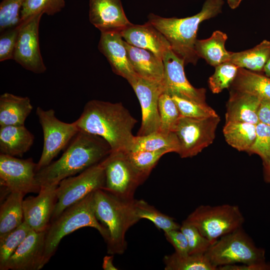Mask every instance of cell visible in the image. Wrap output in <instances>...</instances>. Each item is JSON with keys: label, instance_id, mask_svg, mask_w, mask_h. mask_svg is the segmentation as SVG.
I'll return each mask as SVG.
<instances>
[{"label": "cell", "instance_id": "cell-1", "mask_svg": "<svg viewBox=\"0 0 270 270\" xmlns=\"http://www.w3.org/2000/svg\"><path fill=\"white\" fill-rule=\"evenodd\" d=\"M75 122L79 131L104 139L111 152H128L132 150L135 137L132 130L137 120L121 102L90 100Z\"/></svg>", "mask_w": 270, "mask_h": 270}, {"label": "cell", "instance_id": "cell-2", "mask_svg": "<svg viewBox=\"0 0 270 270\" xmlns=\"http://www.w3.org/2000/svg\"><path fill=\"white\" fill-rule=\"evenodd\" d=\"M111 152L110 145L101 137L79 131L58 160L36 172V185L40 189L58 185L62 180L100 162Z\"/></svg>", "mask_w": 270, "mask_h": 270}, {"label": "cell", "instance_id": "cell-3", "mask_svg": "<svg viewBox=\"0 0 270 270\" xmlns=\"http://www.w3.org/2000/svg\"><path fill=\"white\" fill-rule=\"evenodd\" d=\"M224 4L223 0H206L201 10L194 16L166 18L150 14L148 22L164 36L172 50L185 64L195 65L199 58L194 46L200 24L221 13Z\"/></svg>", "mask_w": 270, "mask_h": 270}, {"label": "cell", "instance_id": "cell-4", "mask_svg": "<svg viewBox=\"0 0 270 270\" xmlns=\"http://www.w3.org/2000/svg\"><path fill=\"white\" fill-rule=\"evenodd\" d=\"M134 200H124L102 189L94 192L96 216L108 234L106 242L108 254H122L127 248L126 233L140 220L136 212Z\"/></svg>", "mask_w": 270, "mask_h": 270}, {"label": "cell", "instance_id": "cell-5", "mask_svg": "<svg viewBox=\"0 0 270 270\" xmlns=\"http://www.w3.org/2000/svg\"><path fill=\"white\" fill-rule=\"evenodd\" d=\"M94 192L66 208L58 217L50 222L46 234L45 265L55 254L61 240L80 228H93L100 233L105 242L107 240L108 230L95 215Z\"/></svg>", "mask_w": 270, "mask_h": 270}, {"label": "cell", "instance_id": "cell-6", "mask_svg": "<svg viewBox=\"0 0 270 270\" xmlns=\"http://www.w3.org/2000/svg\"><path fill=\"white\" fill-rule=\"evenodd\" d=\"M218 268L236 264L265 262V250L258 247L241 227L218 238L206 253Z\"/></svg>", "mask_w": 270, "mask_h": 270}, {"label": "cell", "instance_id": "cell-7", "mask_svg": "<svg viewBox=\"0 0 270 270\" xmlns=\"http://www.w3.org/2000/svg\"><path fill=\"white\" fill-rule=\"evenodd\" d=\"M214 243L222 236L242 227L244 218L236 205H200L184 220Z\"/></svg>", "mask_w": 270, "mask_h": 270}, {"label": "cell", "instance_id": "cell-8", "mask_svg": "<svg viewBox=\"0 0 270 270\" xmlns=\"http://www.w3.org/2000/svg\"><path fill=\"white\" fill-rule=\"evenodd\" d=\"M104 160L78 175L68 177L60 182L56 188L57 202L50 222L68 207L96 190L104 188L106 178Z\"/></svg>", "mask_w": 270, "mask_h": 270}, {"label": "cell", "instance_id": "cell-9", "mask_svg": "<svg viewBox=\"0 0 270 270\" xmlns=\"http://www.w3.org/2000/svg\"><path fill=\"white\" fill-rule=\"evenodd\" d=\"M220 121L218 114L201 118L180 116L173 130L179 144L177 154L182 158H192L210 145Z\"/></svg>", "mask_w": 270, "mask_h": 270}, {"label": "cell", "instance_id": "cell-10", "mask_svg": "<svg viewBox=\"0 0 270 270\" xmlns=\"http://www.w3.org/2000/svg\"><path fill=\"white\" fill-rule=\"evenodd\" d=\"M36 114L44 136L43 148L37 164L36 172L52 162V160L79 132L75 121L67 123L58 120L52 109L44 110L38 106Z\"/></svg>", "mask_w": 270, "mask_h": 270}, {"label": "cell", "instance_id": "cell-11", "mask_svg": "<svg viewBox=\"0 0 270 270\" xmlns=\"http://www.w3.org/2000/svg\"><path fill=\"white\" fill-rule=\"evenodd\" d=\"M104 161L106 181L103 190L122 199L134 200L136 188L146 179L133 166L126 152H111Z\"/></svg>", "mask_w": 270, "mask_h": 270}, {"label": "cell", "instance_id": "cell-12", "mask_svg": "<svg viewBox=\"0 0 270 270\" xmlns=\"http://www.w3.org/2000/svg\"><path fill=\"white\" fill-rule=\"evenodd\" d=\"M43 14H37L20 22V26L13 57L24 68L37 74L46 70L39 44V24Z\"/></svg>", "mask_w": 270, "mask_h": 270}, {"label": "cell", "instance_id": "cell-13", "mask_svg": "<svg viewBox=\"0 0 270 270\" xmlns=\"http://www.w3.org/2000/svg\"><path fill=\"white\" fill-rule=\"evenodd\" d=\"M37 164L32 158L20 159L0 154V184L9 192L24 195L38 192L36 175Z\"/></svg>", "mask_w": 270, "mask_h": 270}, {"label": "cell", "instance_id": "cell-14", "mask_svg": "<svg viewBox=\"0 0 270 270\" xmlns=\"http://www.w3.org/2000/svg\"><path fill=\"white\" fill-rule=\"evenodd\" d=\"M128 83L136 94L142 110V123L137 136H146L159 130L160 122L158 100L164 91L162 82L136 75Z\"/></svg>", "mask_w": 270, "mask_h": 270}, {"label": "cell", "instance_id": "cell-15", "mask_svg": "<svg viewBox=\"0 0 270 270\" xmlns=\"http://www.w3.org/2000/svg\"><path fill=\"white\" fill-rule=\"evenodd\" d=\"M164 76L162 82L164 92L170 96L205 104L206 90L194 87L187 80L184 70V61L170 49L162 58Z\"/></svg>", "mask_w": 270, "mask_h": 270}, {"label": "cell", "instance_id": "cell-16", "mask_svg": "<svg viewBox=\"0 0 270 270\" xmlns=\"http://www.w3.org/2000/svg\"><path fill=\"white\" fill-rule=\"evenodd\" d=\"M58 185L42 186L36 196L24 200V221L36 232L46 230L50 224L57 202Z\"/></svg>", "mask_w": 270, "mask_h": 270}, {"label": "cell", "instance_id": "cell-17", "mask_svg": "<svg viewBox=\"0 0 270 270\" xmlns=\"http://www.w3.org/2000/svg\"><path fill=\"white\" fill-rule=\"evenodd\" d=\"M46 231L32 230L8 260L3 270H39L44 266Z\"/></svg>", "mask_w": 270, "mask_h": 270}, {"label": "cell", "instance_id": "cell-18", "mask_svg": "<svg viewBox=\"0 0 270 270\" xmlns=\"http://www.w3.org/2000/svg\"><path fill=\"white\" fill-rule=\"evenodd\" d=\"M89 20L102 32H120L132 24L120 0H89Z\"/></svg>", "mask_w": 270, "mask_h": 270}, {"label": "cell", "instance_id": "cell-19", "mask_svg": "<svg viewBox=\"0 0 270 270\" xmlns=\"http://www.w3.org/2000/svg\"><path fill=\"white\" fill-rule=\"evenodd\" d=\"M114 73L130 81L137 74L129 61L124 40L118 32H102L98 44Z\"/></svg>", "mask_w": 270, "mask_h": 270}, {"label": "cell", "instance_id": "cell-20", "mask_svg": "<svg viewBox=\"0 0 270 270\" xmlns=\"http://www.w3.org/2000/svg\"><path fill=\"white\" fill-rule=\"evenodd\" d=\"M120 33L129 44L150 51L162 58L171 49L164 36L148 22L144 24H132Z\"/></svg>", "mask_w": 270, "mask_h": 270}, {"label": "cell", "instance_id": "cell-21", "mask_svg": "<svg viewBox=\"0 0 270 270\" xmlns=\"http://www.w3.org/2000/svg\"><path fill=\"white\" fill-rule=\"evenodd\" d=\"M261 100L248 92L230 90L226 104V122H246L256 124Z\"/></svg>", "mask_w": 270, "mask_h": 270}, {"label": "cell", "instance_id": "cell-22", "mask_svg": "<svg viewBox=\"0 0 270 270\" xmlns=\"http://www.w3.org/2000/svg\"><path fill=\"white\" fill-rule=\"evenodd\" d=\"M124 44L134 72L144 78L162 82L164 76L162 58L148 50L132 46L125 41Z\"/></svg>", "mask_w": 270, "mask_h": 270}, {"label": "cell", "instance_id": "cell-23", "mask_svg": "<svg viewBox=\"0 0 270 270\" xmlns=\"http://www.w3.org/2000/svg\"><path fill=\"white\" fill-rule=\"evenodd\" d=\"M34 136L24 125L0 127V152L22 156L34 144Z\"/></svg>", "mask_w": 270, "mask_h": 270}, {"label": "cell", "instance_id": "cell-24", "mask_svg": "<svg viewBox=\"0 0 270 270\" xmlns=\"http://www.w3.org/2000/svg\"><path fill=\"white\" fill-rule=\"evenodd\" d=\"M33 108L28 97L5 92L0 96V126H22Z\"/></svg>", "mask_w": 270, "mask_h": 270}, {"label": "cell", "instance_id": "cell-25", "mask_svg": "<svg viewBox=\"0 0 270 270\" xmlns=\"http://www.w3.org/2000/svg\"><path fill=\"white\" fill-rule=\"evenodd\" d=\"M227 39L226 34L216 30L209 38L196 40L194 46L196 54L214 67L230 62V52L225 48Z\"/></svg>", "mask_w": 270, "mask_h": 270}, {"label": "cell", "instance_id": "cell-26", "mask_svg": "<svg viewBox=\"0 0 270 270\" xmlns=\"http://www.w3.org/2000/svg\"><path fill=\"white\" fill-rule=\"evenodd\" d=\"M230 88L250 93L261 100H270V78L262 73L240 68Z\"/></svg>", "mask_w": 270, "mask_h": 270}, {"label": "cell", "instance_id": "cell-27", "mask_svg": "<svg viewBox=\"0 0 270 270\" xmlns=\"http://www.w3.org/2000/svg\"><path fill=\"white\" fill-rule=\"evenodd\" d=\"M24 194L10 192L0 208V239L19 226L24 221L22 203Z\"/></svg>", "mask_w": 270, "mask_h": 270}, {"label": "cell", "instance_id": "cell-28", "mask_svg": "<svg viewBox=\"0 0 270 270\" xmlns=\"http://www.w3.org/2000/svg\"><path fill=\"white\" fill-rule=\"evenodd\" d=\"M270 56V41L264 40L252 48L230 52V62L240 68L262 73Z\"/></svg>", "mask_w": 270, "mask_h": 270}, {"label": "cell", "instance_id": "cell-29", "mask_svg": "<svg viewBox=\"0 0 270 270\" xmlns=\"http://www.w3.org/2000/svg\"><path fill=\"white\" fill-rule=\"evenodd\" d=\"M223 134L226 142L240 152H248L256 136V124L246 122H225Z\"/></svg>", "mask_w": 270, "mask_h": 270}, {"label": "cell", "instance_id": "cell-30", "mask_svg": "<svg viewBox=\"0 0 270 270\" xmlns=\"http://www.w3.org/2000/svg\"><path fill=\"white\" fill-rule=\"evenodd\" d=\"M163 149L178 153L179 144L174 132L166 133L158 130L146 136H135L130 152L156 151Z\"/></svg>", "mask_w": 270, "mask_h": 270}, {"label": "cell", "instance_id": "cell-31", "mask_svg": "<svg viewBox=\"0 0 270 270\" xmlns=\"http://www.w3.org/2000/svg\"><path fill=\"white\" fill-rule=\"evenodd\" d=\"M166 270H217L206 254H180L176 252L163 258Z\"/></svg>", "mask_w": 270, "mask_h": 270}, {"label": "cell", "instance_id": "cell-32", "mask_svg": "<svg viewBox=\"0 0 270 270\" xmlns=\"http://www.w3.org/2000/svg\"><path fill=\"white\" fill-rule=\"evenodd\" d=\"M134 208L136 214L140 220L147 219L152 222L158 229L164 232L172 230L180 229V224L174 219L166 215L154 206L143 200H134Z\"/></svg>", "mask_w": 270, "mask_h": 270}, {"label": "cell", "instance_id": "cell-33", "mask_svg": "<svg viewBox=\"0 0 270 270\" xmlns=\"http://www.w3.org/2000/svg\"><path fill=\"white\" fill-rule=\"evenodd\" d=\"M32 230L24 222L17 228L0 239V270H3L12 255Z\"/></svg>", "mask_w": 270, "mask_h": 270}, {"label": "cell", "instance_id": "cell-34", "mask_svg": "<svg viewBox=\"0 0 270 270\" xmlns=\"http://www.w3.org/2000/svg\"><path fill=\"white\" fill-rule=\"evenodd\" d=\"M171 152L167 149L156 151L139 150L126 152V156L133 166L146 180L160 158Z\"/></svg>", "mask_w": 270, "mask_h": 270}, {"label": "cell", "instance_id": "cell-35", "mask_svg": "<svg viewBox=\"0 0 270 270\" xmlns=\"http://www.w3.org/2000/svg\"><path fill=\"white\" fill-rule=\"evenodd\" d=\"M64 6V0H25L20 11V22L38 13L54 15Z\"/></svg>", "mask_w": 270, "mask_h": 270}, {"label": "cell", "instance_id": "cell-36", "mask_svg": "<svg viewBox=\"0 0 270 270\" xmlns=\"http://www.w3.org/2000/svg\"><path fill=\"white\" fill-rule=\"evenodd\" d=\"M215 68L214 72L208 78V86L214 94H218L230 88L240 68L230 62L222 63Z\"/></svg>", "mask_w": 270, "mask_h": 270}, {"label": "cell", "instance_id": "cell-37", "mask_svg": "<svg viewBox=\"0 0 270 270\" xmlns=\"http://www.w3.org/2000/svg\"><path fill=\"white\" fill-rule=\"evenodd\" d=\"M158 111L160 122L158 131L166 133L173 132L180 115L172 96L166 92H163L160 96Z\"/></svg>", "mask_w": 270, "mask_h": 270}, {"label": "cell", "instance_id": "cell-38", "mask_svg": "<svg viewBox=\"0 0 270 270\" xmlns=\"http://www.w3.org/2000/svg\"><path fill=\"white\" fill-rule=\"evenodd\" d=\"M180 230L184 234L188 244V254H204L214 244L204 236L194 226L184 220Z\"/></svg>", "mask_w": 270, "mask_h": 270}, {"label": "cell", "instance_id": "cell-39", "mask_svg": "<svg viewBox=\"0 0 270 270\" xmlns=\"http://www.w3.org/2000/svg\"><path fill=\"white\" fill-rule=\"evenodd\" d=\"M176 103L180 116L201 118L218 115L216 112L207 104H203L170 96Z\"/></svg>", "mask_w": 270, "mask_h": 270}, {"label": "cell", "instance_id": "cell-40", "mask_svg": "<svg viewBox=\"0 0 270 270\" xmlns=\"http://www.w3.org/2000/svg\"><path fill=\"white\" fill-rule=\"evenodd\" d=\"M25 0H2L0 4V30L17 25L20 22V11Z\"/></svg>", "mask_w": 270, "mask_h": 270}, {"label": "cell", "instance_id": "cell-41", "mask_svg": "<svg viewBox=\"0 0 270 270\" xmlns=\"http://www.w3.org/2000/svg\"><path fill=\"white\" fill-rule=\"evenodd\" d=\"M248 153L258 155L262 160L270 155V126L260 122L256 124V138Z\"/></svg>", "mask_w": 270, "mask_h": 270}, {"label": "cell", "instance_id": "cell-42", "mask_svg": "<svg viewBox=\"0 0 270 270\" xmlns=\"http://www.w3.org/2000/svg\"><path fill=\"white\" fill-rule=\"evenodd\" d=\"M20 22L2 32L0 36V62L13 59L20 29Z\"/></svg>", "mask_w": 270, "mask_h": 270}, {"label": "cell", "instance_id": "cell-43", "mask_svg": "<svg viewBox=\"0 0 270 270\" xmlns=\"http://www.w3.org/2000/svg\"><path fill=\"white\" fill-rule=\"evenodd\" d=\"M164 233L166 240L174 248V252L182 255L189 254L188 240L180 229L172 230Z\"/></svg>", "mask_w": 270, "mask_h": 270}, {"label": "cell", "instance_id": "cell-44", "mask_svg": "<svg viewBox=\"0 0 270 270\" xmlns=\"http://www.w3.org/2000/svg\"><path fill=\"white\" fill-rule=\"evenodd\" d=\"M219 270H270V264L266 262L254 264H236L219 267Z\"/></svg>", "mask_w": 270, "mask_h": 270}, {"label": "cell", "instance_id": "cell-45", "mask_svg": "<svg viewBox=\"0 0 270 270\" xmlns=\"http://www.w3.org/2000/svg\"><path fill=\"white\" fill-rule=\"evenodd\" d=\"M259 121L270 126V100H261L258 112Z\"/></svg>", "mask_w": 270, "mask_h": 270}, {"label": "cell", "instance_id": "cell-46", "mask_svg": "<svg viewBox=\"0 0 270 270\" xmlns=\"http://www.w3.org/2000/svg\"><path fill=\"white\" fill-rule=\"evenodd\" d=\"M114 256H106L104 258L102 268L104 270H117L118 268L113 264Z\"/></svg>", "mask_w": 270, "mask_h": 270}, {"label": "cell", "instance_id": "cell-47", "mask_svg": "<svg viewBox=\"0 0 270 270\" xmlns=\"http://www.w3.org/2000/svg\"><path fill=\"white\" fill-rule=\"evenodd\" d=\"M264 178L266 182L270 183V155L262 160Z\"/></svg>", "mask_w": 270, "mask_h": 270}, {"label": "cell", "instance_id": "cell-48", "mask_svg": "<svg viewBox=\"0 0 270 270\" xmlns=\"http://www.w3.org/2000/svg\"><path fill=\"white\" fill-rule=\"evenodd\" d=\"M230 8L234 10L237 8L242 0H226Z\"/></svg>", "mask_w": 270, "mask_h": 270}, {"label": "cell", "instance_id": "cell-49", "mask_svg": "<svg viewBox=\"0 0 270 270\" xmlns=\"http://www.w3.org/2000/svg\"><path fill=\"white\" fill-rule=\"evenodd\" d=\"M263 74L270 78V56L264 67Z\"/></svg>", "mask_w": 270, "mask_h": 270}]
</instances>
